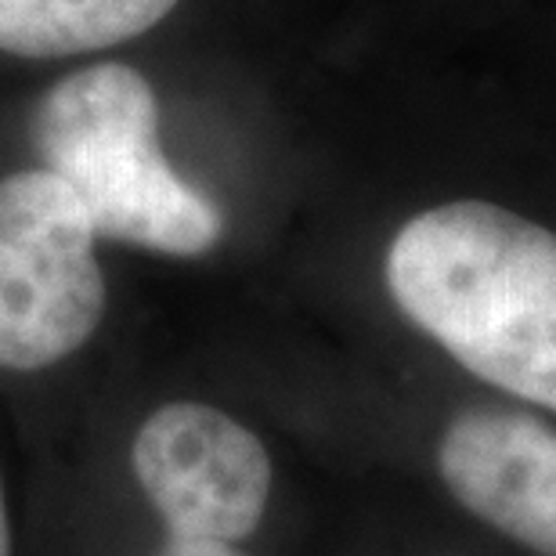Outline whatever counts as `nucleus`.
I'll list each match as a JSON object with an SVG mask.
<instances>
[{
    "label": "nucleus",
    "mask_w": 556,
    "mask_h": 556,
    "mask_svg": "<svg viewBox=\"0 0 556 556\" xmlns=\"http://www.w3.org/2000/svg\"><path fill=\"white\" fill-rule=\"evenodd\" d=\"M105 315L94 225L51 170L0 181V369L33 372L70 358Z\"/></svg>",
    "instance_id": "7ed1b4c3"
},
{
    "label": "nucleus",
    "mask_w": 556,
    "mask_h": 556,
    "mask_svg": "<svg viewBox=\"0 0 556 556\" xmlns=\"http://www.w3.org/2000/svg\"><path fill=\"white\" fill-rule=\"evenodd\" d=\"M33 144L80 199L94 236L170 257L217 247L225 220L166 163L155 94L130 65H87L54 84L33 113Z\"/></svg>",
    "instance_id": "f03ea898"
},
{
    "label": "nucleus",
    "mask_w": 556,
    "mask_h": 556,
    "mask_svg": "<svg viewBox=\"0 0 556 556\" xmlns=\"http://www.w3.org/2000/svg\"><path fill=\"white\" fill-rule=\"evenodd\" d=\"M135 477L170 539L242 542L268 509L271 459L261 438L214 405L174 402L141 422Z\"/></svg>",
    "instance_id": "20e7f679"
},
{
    "label": "nucleus",
    "mask_w": 556,
    "mask_h": 556,
    "mask_svg": "<svg viewBox=\"0 0 556 556\" xmlns=\"http://www.w3.org/2000/svg\"><path fill=\"white\" fill-rule=\"evenodd\" d=\"M397 307L484 383L556 408V236L481 199L433 206L387 253Z\"/></svg>",
    "instance_id": "f257e3e1"
},
{
    "label": "nucleus",
    "mask_w": 556,
    "mask_h": 556,
    "mask_svg": "<svg viewBox=\"0 0 556 556\" xmlns=\"http://www.w3.org/2000/svg\"><path fill=\"white\" fill-rule=\"evenodd\" d=\"M444 484L459 503L556 556V430L517 413H463L444 430L438 455Z\"/></svg>",
    "instance_id": "39448f33"
},
{
    "label": "nucleus",
    "mask_w": 556,
    "mask_h": 556,
    "mask_svg": "<svg viewBox=\"0 0 556 556\" xmlns=\"http://www.w3.org/2000/svg\"><path fill=\"white\" fill-rule=\"evenodd\" d=\"M160 556H242L231 542H206V539H170Z\"/></svg>",
    "instance_id": "0eeeda50"
},
{
    "label": "nucleus",
    "mask_w": 556,
    "mask_h": 556,
    "mask_svg": "<svg viewBox=\"0 0 556 556\" xmlns=\"http://www.w3.org/2000/svg\"><path fill=\"white\" fill-rule=\"evenodd\" d=\"M0 556H11V525L4 506V484H0Z\"/></svg>",
    "instance_id": "6e6552de"
},
{
    "label": "nucleus",
    "mask_w": 556,
    "mask_h": 556,
    "mask_svg": "<svg viewBox=\"0 0 556 556\" xmlns=\"http://www.w3.org/2000/svg\"><path fill=\"white\" fill-rule=\"evenodd\" d=\"M177 0H0V51L65 59L152 29Z\"/></svg>",
    "instance_id": "423d86ee"
}]
</instances>
